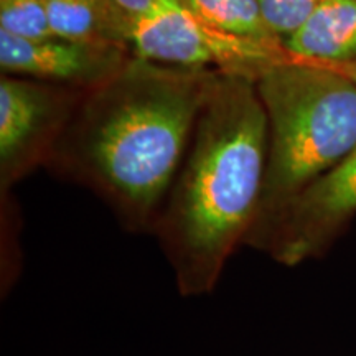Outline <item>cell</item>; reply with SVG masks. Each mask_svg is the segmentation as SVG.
Here are the masks:
<instances>
[{"instance_id": "obj_10", "label": "cell", "mask_w": 356, "mask_h": 356, "mask_svg": "<svg viewBox=\"0 0 356 356\" xmlns=\"http://www.w3.org/2000/svg\"><path fill=\"white\" fill-rule=\"evenodd\" d=\"M190 10L213 29L234 37L252 40L270 47H284L259 8L257 0H184Z\"/></svg>"}, {"instance_id": "obj_9", "label": "cell", "mask_w": 356, "mask_h": 356, "mask_svg": "<svg viewBox=\"0 0 356 356\" xmlns=\"http://www.w3.org/2000/svg\"><path fill=\"white\" fill-rule=\"evenodd\" d=\"M53 37L131 50L132 25L113 0H44Z\"/></svg>"}, {"instance_id": "obj_8", "label": "cell", "mask_w": 356, "mask_h": 356, "mask_svg": "<svg viewBox=\"0 0 356 356\" xmlns=\"http://www.w3.org/2000/svg\"><path fill=\"white\" fill-rule=\"evenodd\" d=\"M284 47L289 55L330 68L355 61L356 0H320Z\"/></svg>"}, {"instance_id": "obj_3", "label": "cell", "mask_w": 356, "mask_h": 356, "mask_svg": "<svg viewBox=\"0 0 356 356\" xmlns=\"http://www.w3.org/2000/svg\"><path fill=\"white\" fill-rule=\"evenodd\" d=\"M254 84L267 119V165L246 246L266 252L291 204L356 147V83L287 55Z\"/></svg>"}, {"instance_id": "obj_13", "label": "cell", "mask_w": 356, "mask_h": 356, "mask_svg": "<svg viewBox=\"0 0 356 356\" xmlns=\"http://www.w3.org/2000/svg\"><path fill=\"white\" fill-rule=\"evenodd\" d=\"M113 3L131 22V25H134L154 10L157 0H113Z\"/></svg>"}, {"instance_id": "obj_11", "label": "cell", "mask_w": 356, "mask_h": 356, "mask_svg": "<svg viewBox=\"0 0 356 356\" xmlns=\"http://www.w3.org/2000/svg\"><path fill=\"white\" fill-rule=\"evenodd\" d=\"M0 30L25 40L53 37L44 0H0Z\"/></svg>"}, {"instance_id": "obj_2", "label": "cell", "mask_w": 356, "mask_h": 356, "mask_svg": "<svg viewBox=\"0 0 356 356\" xmlns=\"http://www.w3.org/2000/svg\"><path fill=\"white\" fill-rule=\"evenodd\" d=\"M267 119L254 81L218 74L152 234L185 297L210 293L254 226Z\"/></svg>"}, {"instance_id": "obj_5", "label": "cell", "mask_w": 356, "mask_h": 356, "mask_svg": "<svg viewBox=\"0 0 356 356\" xmlns=\"http://www.w3.org/2000/svg\"><path fill=\"white\" fill-rule=\"evenodd\" d=\"M86 91L0 78V185L6 191L48 159Z\"/></svg>"}, {"instance_id": "obj_12", "label": "cell", "mask_w": 356, "mask_h": 356, "mask_svg": "<svg viewBox=\"0 0 356 356\" xmlns=\"http://www.w3.org/2000/svg\"><path fill=\"white\" fill-rule=\"evenodd\" d=\"M320 0H257L269 29L286 40L304 25Z\"/></svg>"}, {"instance_id": "obj_14", "label": "cell", "mask_w": 356, "mask_h": 356, "mask_svg": "<svg viewBox=\"0 0 356 356\" xmlns=\"http://www.w3.org/2000/svg\"><path fill=\"white\" fill-rule=\"evenodd\" d=\"M337 71H340V73H343L345 76H348L351 81L356 83V60L351 61L348 65H343V66H338V68H333Z\"/></svg>"}, {"instance_id": "obj_4", "label": "cell", "mask_w": 356, "mask_h": 356, "mask_svg": "<svg viewBox=\"0 0 356 356\" xmlns=\"http://www.w3.org/2000/svg\"><path fill=\"white\" fill-rule=\"evenodd\" d=\"M131 53L154 63L207 68L256 83L264 71L289 53L213 29L184 0H157L154 10L132 25Z\"/></svg>"}, {"instance_id": "obj_6", "label": "cell", "mask_w": 356, "mask_h": 356, "mask_svg": "<svg viewBox=\"0 0 356 356\" xmlns=\"http://www.w3.org/2000/svg\"><path fill=\"white\" fill-rule=\"evenodd\" d=\"M356 215V147L312 184L279 221L266 252L296 267L327 254Z\"/></svg>"}, {"instance_id": "obj_1", "label": "cell", "mask_w": 356, "mask_h": 356, "mask_svg": "<svg viewBox=\"0 0 356 356\" xmlns=\"http://www.w3.org/2000/svg\"><path fill=\"white\" fill-rule=\"evenodd\" d=\"M218 74L132 55L84 92L44 167L91 188L124 228L152 234Z\"/></svg>"}, {"instance_id": "obj_7", "label": "cell", "mask_w": 356, "mask_h": 356, "mask_svg": "<svg viewBox=\"0 0 356 356\" xmlns=\"http://www.w3.org/2000/svg\"><path fill=\"white\" fill-rule=\"evenodd\" d=\"M131 56L129 48L118 44L25 40L0 30V68L7 76L89 91L113 78Z\"/></svg>"}]
</instances>
